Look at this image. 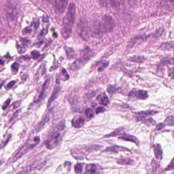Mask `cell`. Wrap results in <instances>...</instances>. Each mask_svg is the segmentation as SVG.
<instances>
[{"instance_id": "1", "label": "cell", "mask_w": 174, "mask_h": 174, "mask_svg": "<svg viewBox=\"0 0 174 174\" xmlns=\"http://www.w3.org/2000/svg\"><path fill=\"white\" fill-rule=\"evenodd\" d=\"M76 6L75 4L71 3L68 6L67 15L64 18L61 34L64 39L70 37L72 32V29L76 18Z\"/></svg>"}, {"instance_id": "2", "label": "cell", "mask_w": 174, "mask_h": 174, "mask_svg": "<svg viewBox=\"0 0 174 174\" xmlns=\"http://www.w3.org/2000/svg\"><path fill=\"white\" fill-rule=\"evenodd\" d=\"M90 58V49H84L82 52L81 57L77 59L72 65L70 68L72 70H77L81 68L87 61Z\"/></svg>"}, {"instance_id": "3", "label": "cell", "mask_w": 174, "mask_h": 174, "mask_svg": "<svg viewBox=\"0 0 174 174\" xmlns=\"http://www.w3.org/2000/svg\"><path fill=\"white\" fill-rule=\"evenodd\" d=\"M60 138L61 133L59 129H54L50 135L49 140L45 141L46 146L49 149H52L58 146Z\"/></svg>"}, {"instance_id": "4", "label": "cell", "mask_w": 174, "mask_h": 174, "mask_svg": "<svg viewBox=\"0 0 174 174\" xmlns=\"http://www.w3.org/2000/svg\"><path fill=\"white\" fill-rule=\"evenodd\" d=\"M102 21L106 33L110 32L113 29L115 26V23L111 16L105 15L103 17Z\"/></svg>"}, {"instance_id": "5", "label": "cell", "mask_w": 174, "mask_h": 174, "mask_svg": "<svg viewBox=\"0 0 174 174\" xmlns=\"http://www.w3.org/2000/svg\"><path fill=\"white\" fill-rule=\"evenodd\" d=\"M37 145V143H34V144H27V145L23 146L16 153V154L13 157V161H15V160L21 158L23 155L25 154V153H27L28 151V150H30L33 148H34Z\"/></svg>"}, {"instance_id": "6", "label": "cell", "mask_w": 174, "mask_h": 174, "mask_svg": "<svg viewBox=\"0 0 174 174\" xmlns=\"http://www.w3.org/2000/svg\"><path fill=\"white\" fill-rule=\"evenodd\" d=\"M93 32L96 35H101L104 33H106L103 21H96L94 23L93 26Z\"/></svg>"}, {"instance_id": "7", "label": "cell", "mask_w": 174, "mask_h": 174, "mask_svg": "<svg viewBox=\"0 0 174 174\" xmlns=\"http://www.w3.org/2000/svg\"><path fill=\"white\" fill-rule=\"evenodd\" d=\"M68 0H54L56 10L59 13H62L64 11Z\"/></svg>"}, {"instance_id": "8", "label": "cell", "mask_w": 174, "mask_h": 174, "mask_svg": "<svg viewBox=\"0 0 174 174\" xmlns=\"http://www.w3.org/2000/svg\"><path fill=\"white\" fill-rule=\"evenodd\" d=\"M49 85H50V80L48 79L42 85L41 91L39 94V96L38 97V99L36 100V101H34L35 102H39L41 101H42V100L44 99V98H46V96L47 95L48 89L49 87Z\"/></svg>"}, {"instance_id": "9", "label": "cell", "mask_w": 174, "mask_h": 174, "mask_svg": "<svg viewBox=\"0 0 174 174\" xmlns=\"http://www.w3.org/2000/svg\"><path fill=\"white\" fill-rule=\"evenodd\" d=\"M129 96H135L137 98L140 99L145 100L148 98V94L146 91H145L143 90H134L130 92Z\"/></svg>"}, {"instance_id": "10", "label": "cell", "mask_w": 174, "mask_h": 174, "mask_svg": "<svg viewBox=\"0 0 174 174\" xmlns=\"http://www.w3.org/2000/svg\"><path fill=\"white\" fill-rule=\"evenodd\" d=\"M79 33L80 35L84 40H87L88 38V31L87 25L85 21H81L79 25Z\"/></svg>"}, {"instance_id": "11", "label": "cell", "mask_w": 174, "mask_h": 174, "mask_svg": "<svg viewBox=\"0 0 174 174\" xmlns=\"http://www.w3.org/2000/svg\"><path fill=\"white\" fill-rule=\"evenodd\" d=\"M50 118L51 112H49L46 114L44 117H43L42 120H41V122L38 124V125L36 126V128L35 129L36 132H39L41 130H42V129L44 128L45 125L50 120Z\"/></svg>"}, {"instance_id": "12", "label": "cell", "mask_w": 174, "mask_h": 174, "mask_svg": "<svg viewBox=\"0 0 174 174\" xmlns=\"http://www.w3.org/2000/svg\"><path fill=\"white\" fill-rule=\"evenodd\" d=\"M85 120L82 117H77L73 119L72 121V125L75 128H80L84 125Z\"/></svg>"}, {"instance_id": "13", "label": "cell", "mask_w": 174, "mask_h": 174, "mask_svg": "<svg viewBox=\"0 0 174 174\" xmlns=\"http://www.w3.org/2000/svg\"><path fill=\"white\" fill-rule=\"evenodd\" d=\"M119 138L121 139V140H123L133 142V143H135L136 145H138V146L139 145V143H140L137 138H136L135 136H134L133 135H127L125 133L119 137Z\"/></svg>"}, {"instance_id": "14", "label": "cell", "mask_w": 174, "mask_h": 174, "mask_svg": "<svg viewBox=\"0 0 174 174\" xmlns=\"http://www.w3.org/2000/svg\"><path fill=\"white\" fill-rule=\"evenodd\" d=\"M153 149L155 157L158 159L161 160L163 157V150L160 145L159 144L153 145Z\"/></svg>"}, {"instance_id": "15", "label": "cell", "mask_w": 174, "mask_h": 174, "mask_svg": "<svg viewBox=\"0 0 174 174\" xmlns=\"http://www.w3.org/2000/svg\"><path fill=\"white\" fill-rule=\"evenodd\" d=\"M99 1L101 5L106 7H114L117 5L116 0H99Z\"/></svg>"}, {"instance_id": "16", "label": "cell", "mask_w": 174, "mask_h": 174, "mask_svg": "<svg viewBox=\"0 0 174 174\" xmlns=\"http://www.w3.org/2000/svg\"><path fill=\"white\" fill-rule=\"evenodd\" d=\"M129 150L128 149L125 148L122 146H112L108 147L105 151H110L117 153L119 151H128Z\"/></svg>"}, {"instance_id": "17", "label": "cell", "mask_w": 174, "mask_h": 174, "mask_svg": "<svg viewBox=\"0 0 174 174\" xmlns=\"http://www.w3.org/2000/svg\"><path fill=\"white\" fill-rule=\"evenodd\" d=\"M60 88L59 87H55L54 88V91L53 92L51 96L50 99L48 101V106H49L53 102V101H54V100L56 99L58 94L59 91H60Z\"/></svg>"}, {"instance_id": "18", "label": "cell", "mask_w": 174, "mask_h": 174, "mask_svg": "<svg viewBox=\"0 0 174 174\" xmlns=\"http://www.w3.org/2000/svg\"><path fill=\"white\" fill-rule=\"evenodd\" d=\"M7 10L8 15L10 16V18H12L15 16V5H13V4H8Z\"/></svg>"}, {"instance_id": "19", "label": "cell", "mask_w": 174, "mask_h": 174, "mask_svg": "<svg viewBox=\"0 0 174 174\" xmlns=\"http://www.w3.org/2000/svg\"><path fill=\"white\" fill-rule=\"evenodd\" d=\"M85 169H86V172L87 173L94 174V173H96L97 168L96 166V165H94V164H87L86 166V168H85Z\"/></svg>"}, {"instance_id": "20", "label": "cell", "mask_w": 174, "mask_h": 174, "mask_svg": "<svg viewBox=\"0 0 174 174\" xmlns=\"http://www.w3.org/2000/svg\"><path fill=\"white\" fill-rule=\"evenodd\" d=\"M133 160L129 158H121L117 160V163L121 165H133Z\"/></svg>"}, {"instance_id": "21", "label": "cell", "mask_w": 174, "mask_h": 174, "mask_svg": "<svg viewBox=\"0 0 174 174\" xmlns=\"http://www.w3.org/2000/svg\"><path fill=\"white\" fill-rule=\"evenodd\" d=\"M144 38H145V37L140 36V37H136V38H132L131 39V41H130L129 43H128V47H132L133 46H134L136 44L137 42H138V41H143Z\"/></svg>"}, {"instance_id": "22", "label": "cell", "mask_w": 174, "mask_h": 174, "mask_svg": "<svg viewBox=\"0 0 174 174\" xmlns=\"http://www.w3.org/2000/svg\"><path fill=\"white\" fill-rule=\"evenodd\" d=\"M124 133L123 132L122 129H117L114 132H112L110 134L105 136V137H109L116 136H118V135H122Z\"/></svg>"}, {"instance_id": "23", "label": "cell", "mask_w": 174, "mask_h": 174, "mask_svg": "<svg viewBox=\"0 0 174 174\" xmlns=\"http://www.w3.org/2000/svg\"><path fill=\"white\" fill-rule=\"evenodd\" d=\"M156 113V111H140V112L136 113V114H137V115L148 116L153 115V114H155Z\"/></svg>"}, {"instance_id": "24", "label": "cell", "mask_w": 174, "mask_h": 174, "mask_svg": "<svg viewBox=\"0 0 174 174\" xmlns=\"http://www.w3.org/2000/svg\"><path fill=\"white\" fill-rule=\"evenodd\" d=\"M164 123L168 126H174V117H169L166 118L164 121Z\"/></svg>"}, {"instance_id": "25", "label": "cell", "mask_w": 174, "mask_h": 174, "mask_svg": "<svg viewBox=\"0 0 174 174\" xmlns=\"http://www.w3.org/2000/svg\"><path fill=\"white\" fill-rule=\"evenodd\" d=\"M109 103V99L106 95H104L100 100V103L104 105H107Z\"/></svg>"}, {"instance_id": "26", "label": "cell", "mask_w": 174, "mask_h": 174, "mask_svg": "<svg viewBox=\"0 0 174 174\" xmlns=\"http://www.w3.org/2000/svg\"><path fill=\"white\" fill-rule=\"evenodd\" d=\"M130 61L135 62H143L144 60L143 57L141 56H134L130 59Z\"/></svg>"}, {"instance_id": "27", "label": "cell", "mask_w": 174, "mask_h": 174, "mask_svg": "<svg viewBox=\"0 0 174 174\" xmlns=\"http://www.w3.org/2000/svg\"><path fill=\"white\" fill-rule=\"evenodd\" d=\"M85 114H86V117L88 118H90V119H91L94 116V112L93 109H91V108H89L86 109Z\"/></svg>"}, {"instance_id": "28", "label": "cell", "mask_w": 174, "mask_h": 174, "mask_svg": "<svg viewBox=\"0 0 174 174\" xmlns=\"http://www.w3.org/2000/svg\"><path fill=\"white\" fill-rule=\"evenodd\" d=\"M174 44L172 42H167L162 44L161 48L163 49H171L174 48Z\"/></svg>"}, {"instance_id": "29", "label": "cell", "mask_w": 174, "mask_h": 174, "mask_svg": "<svg viewBox=\"0 0 174 174\" xmlns=\"http://www.w3.org/2000/svg\"><path fill=\"white\" fill-rule=\"evenodd\" d=\"M66 52H67V56L70 58H73L74 57V55H75V53H74V51L72 49H71L70 48H66Z\"/></svg>"}, {"instance_id": "30", "label": "cell", "mask_w": 174, "mask_h": 174, "mask_svg": "<svg viewBox=\"0 0 174 174\" xmlns=\"http://www.w3.org/2000/svg\"><path fill=\"white\" fill-rule=\"evenodd\" d=\"M119 90V88L113 85H109L107 87V91L109 94H113L117 91Z\"/></svg>"}, {"instance_id": "31", "label": "cell", "mask_w": 174, "mask_h": 174, "mask_svg": "<svg viewBox=\"0 0 174 174\" xmlns=\"http://www.w3.org/2000/svg\"><path fill=\"white\" fill-rule=\"evenodd\" d=\"M83 169V166L80 163H77L75 166V171L76 173H81Z\"/></svg>"}, {"instance_id": "32", "label": "cell", "mask_w": 174, "mask_h": 174, "mask_svg": "<svg viewBox=\"0 0 174 174\" xmlns=\"http://www.w3.org/2000/svg\"><path fill=\"white\" fill-rule=\"evenodd\" d=\"M174 169V158L172 159V160L171 161V163H169V165L167 166L166 168V171H172V169Z\"/></svg>"}, {"instance_id": "33", "label": "cell", "mask_w": 174, "mask_h": 174, "mask_svg": "<svg viewBox=\"0 0 174 174\" xmlns=\"http://www.w3.org/2000/svg\"><path fill=\"white\" fill-rule=\"evenodd\" d=\"M12 71L13 72H17L18 71V68H19V64L18 63L15 62L12 65Z\"/></svg>"}, {"instance_id": "34", "label": "cell", "mask_w": 174, "mask_h": 174, "mask_svg": "<svg viewBox=\"0 0 174 174\" xmlns=\"http://www.w3.org/2000/svg\"><path fill=\"white\" fill-rule=\"evenodd\" d=\"M31 55H32L33 58L35 59L38 58L39 57L40 54H39V52L37 51H33V52H31Z\"/></svg>"}, {"instance_id": "35", "label": "cell", "mask_w": 174, "mask_h": 174, "mask_svg": "<svg viewBox=\"0 0 174 174\" xmlns=\"http://www.w3.org/2000/svg\"><path fill=\"white\" fill-rule=\"evenodd\" d=\"M105 111V108L102 107V106H100V107L97 108L96 110V113L97 114H99V113H101V112H104Z\"/></svg>"}, {"instance_id": "36", "label": "cell", "mask_w": 174, "mask_h": 174, "mask_svg": "<svg viewBox=\"0 0 174 174\" xmlns=\"http://www.w3.org/2000/svg\"><path fill=\"white\" fill-rule=\"evenodd\" d=\"M10 101H10V99H8L7 100V101H6L5 103H4L3 106V107H2V108H3V110L6 109L7 108V107H8V105H9V104H10Z\"/></svg>"}, {"instance_id": "37", "label": "cell", "mask_w": 174, "mask_h": 174, "mask_svg": "<svg viewBox=\"0 0 174 174\" xmlns=\"http://www.w3.org/2000/svg\"><path fill=\"white\" fill-rule=\"evenodd\" d=\"M21 103V102H20V101H17V102L14 103L13 105H12V106H13L12 109H15L16 108L18 107V106H20Z\"/></svg>"}, {"instance_id": "38", "label": "cell", "mask_w": 174, "mask_h": 174, "mask_svg": "<svg viewBox=\"0 0 174 174\" xmlns=\"http://www.w3.org/2000/svg\"><path fill=\"white\" fill-rule=\"evenodd\" d=\"M164 126H165V125H164V124H161V123H160V124H158V125H157V126H156V129L157 130H161V129H162L164 128Z\"/></svg>"}, {"instance_id": "39", "label": "cell", "mask_w": 174, "mask_h": 174, "mask_svg": "<svg viewBox=\"0 0 174 174\" xmlns=\"http://www.w3.org/2000/svg\"><path fill=\"white\" fill-rule=\"evenodd\" d=\"M15 81H11L8 83V85H7V87H8V88H11L12 87V86H14V85L15 84Z\"/></svg>"}, {"instance_id": "40", "label": "cell", "mask_w": 174, "mask_h": 174, "mask_svg": "<svg viewBox=\"0 0 174 174\" xmlns=\"http://www.w3.org/2000/svg\"><path fill=\"white\" fill-rule=\"evenodd\" d=\"M163 31L162 29L158 30L156 32L158 33V34L157 33V34H155V35H156V36H158V35H161V34H162V33H163V31Z\"/></svg>"}, {"instance_id": "41", "label": "cell", "mask_w": 174, "mask_h": 174, "mask_svg": "<svg viewBox=\"0 0 174 174\" xmlns=\"http://www.w3.org/2000/svg\"><path fill=\"white\" fill-rule=\"evenodd\" d=\"M24 31L25 33H29L31 32V30L30 28H27L24 30Z\"/></svg>"}, {"instance_id": "42", "label": "cell", "mask_w": 174, "mask_h": 174, "mask_svg": "<svg viewBox=\"0 0 174 174\" xmlns=\"http://www.w3.org/2000/svg\"><path fill=\"white\" fill-rule=\"evenodd\" d=\"M10 138H11V135H10V137H9L7 138V140H6V143H5L4 144V146H5V145H6L7 143H8V141H9V140H10Z\"/></svg>"}, {"instance_id": "43", "label": "cell", "mask_w": 174, "mask_h": 174, "mask_svg": "<svg viewBox=\"0 0 174 174\" xmlns=\"http://www.w3.org/2000/svg\"><path fill=\"white\" fill-rule=\"evenodd\" d=\"M169 1L172 3H174V0H169Z\"/></svg>"}, {"instance_id": "44", "label": "cell", "mask_w": 174, "mask_h": 174, "mask_svg": "<svg viewBox=\"0 0 174 174\" xmlns=\"http://www.w3.org/2000/svg\"><path fill=\"white\" fill-rule=\"evenodd\" d=\"M173 135H174V132H173Z\"/></svg>"}]
</instances>
